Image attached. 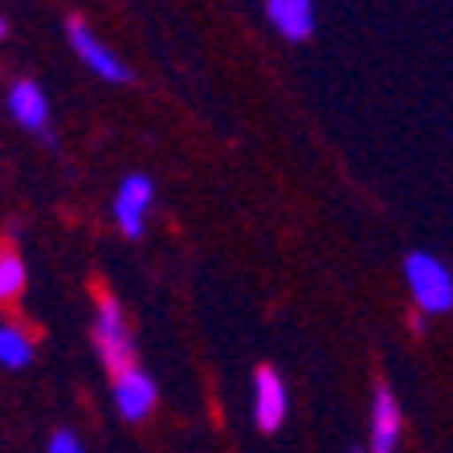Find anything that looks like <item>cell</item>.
<instances>
[{
    "label": "cell",
    "mask_w": 453,
    "mask_h": 453,
    "mask_svg": "<svg viewBox=\"0 0 453 453\" xmlns=\"http://www.w3.org/2000/svg\"><path fill=\"white\" fill-rule=\"evenodd\" d=\"M404 282H409L417 311H425V315H449L453 311V270L441 257L412 250L404 257Z\"/></svg>",
    "instance_id": "cell-1"
},
{
    "label": "cell",
    "mask_w": 453,
    "mask_h": 453,
    "mask_svg": "<svg viewBox=\"0 0 453 453\" xmlns=\"http://www.w3.org/2000/svg\"><path fill=\"white\" fill-rule=\"evenodd\" d=\"M95 348L103 356V364L111 368V376L119 372L135 368V343H131V331H127V319H123V303L115 295H103L98 298V311H95Z\"/></svg>",
    "instance_id": "cell-2"
},
{
    "label": "cell",
    "mask_w": 453,
    "mask_h": 453,
    "mask_svg": "<svg viewBox=\"0 0 453 453\" xmlns=\"http://www.w3.org/2000/svg\"><path fill=\"white\" fill-rule=\"evenodd\" d=\"M65 37H70V45H74V53H78V62H82L90 74H98L103 82H131V70L123 65V58L106 50L95 33H90V25H86L82 17H70Z\"/></svg>",
    "instance_id": "cell-3"
},
{
    "label": "cell",
    "mask_w": 453,
    "mask_h": 453,
    "mask_svg": "<svg viewBox=\"0 0 453 453\" xmlns=\"http://www.w3.org/2000/svg\"><path fill=\"white\" fill-rule=\"evenodd\" d=\"M151 201H156V184L143 172L123 176V184L115 192V221L123 229V237H143V221H148Z\"/></svg>",
    "instance_id": "cell-4"
},
{
    "label": "cell",
    "mask_w": 453,
    "mask_h": 453,
    "mask_svg": "<svg viewBox=\"0 0 453 453\" xmlns=\"http://www.w3.org/2000/svg\"><path fill=\"white\" fill-rule=\"evenodd\" d=\"M286 409H290V392H286L282 376L262 364L253 372V421H257V429L274 433L286 421Z\"/></svg>",
    "instance_id": "cell-5"
},
{
    "label": "cell",
    "mask_w": 453,
    "mask_h": 453,
    "mask_svg": "<svg viewBox=\"0 0 453 453\" xmlns=\"http://www.w3.org/2000/svg\"><path fill=\"white\" fill-rule=\"evenodd\" d=\"M401 429H404V412L401 401L388 384L376 388V401H372V441L368 453H396L401 449Z\"/></svg>",
    "instance_id": "cell-6"
},
{
    "label": "cell",
    "mask_w": 453,
    "mask_h": 453,
    "mask_svg": "<svg viewBox=\"0 0 453 453\" xmlns=\"http://www.w3.org/2000/svg\"><path fill=\"white\" fill-rule=\"evenodd\" d=\"M9 115L17 127L50 139V98L33 78H21V82L9 86Z\"/></svg>",
    "instance_id": "cell-7"
},
{
    "label": "cell",
    "mask_w": 453,
    "mask_h": 453,
    "mask_svg": "<svg viewBox=\"0 0 453 453\" xmlns=\"http://www.w3.org/2000/svg\"><path fill=\"white\" fill-rule=\"evenodd\" d=\"M156 401H159L156 380L143 368H127L115 376V409L123 412V421H143L156 409Z\"/></svg>",
    "instance_id": "cell-8"
},
{
    "label": "cell",
    "mask_w": 453,
    "mask_h": 453,
    "mask_svg": "<svg viewBox=\"0 0 453 453\" xmlns=\"http://www.w3.org/2000/svg\"><path fill=\"white\" fill-rule=\"evenodd\" d=\"M265 17L286 42H306L315 33V4L311 0H265Z\"/></svg>",
    "instance_id": "cell-9"
},
{
    "label": "cell",
    "mask_w": 453,
    "mask_h": 453,
    "mask_svg": "<svg viewBox=\"0 0 453 453\" xmlns=\"http://www.w3.org/2000/svg\"><path fill=\"white\" fill-rule=\"evenodd\" d=\"M0 364L9 372H21L33 364V339L25 335V327H17V323H4V327H0Z\"/></svg>",
    "instance_id": "cell-10"
},
{
    "label": "cell",
    "mask_w": 453,
    "mask_h": 453,
    "mask_svg": "<svg viewBox=\"0 0 453 453\" xmlns=\"http://www.w3.org/2000/svg\"><path fill=\"white\" fill-rule=\"evenodd\" d=\"M21 290H25V257L12 245H4V253H0V298L12 303Z\"/></svg>",
    "instance_id": "cell-11"
},
{
    "label": "cell",
    "mask_w": 453,
    "mask_h": 453,
    "mask_svg": "<svg viewBox=\"0 0 453 453\" xmlns=\"http://www.w3.org/2000/svg\"><path fill=\"white\" fill-rule=\"evenodd\" d=\"M50 453H86V445L78 441L70 429H58V433L50 437Z\"/></svg>",
    "instance_id": "cell-12"
},
{
    "label": "cell",
    "mask_w": 453,
    "mask_h": 453,
    "mask_svg": "<svg viewBox=\"0 0 453 453\" xmlns=\"http://www.w3.org/2000/svg\"><path fill=\"white\" fill-rule=\"evenodd\" d=\"M351 453H368V449H356V445H351Z\"/></svg>",
    "instance_id": "cell-13"
}]
</instances>
